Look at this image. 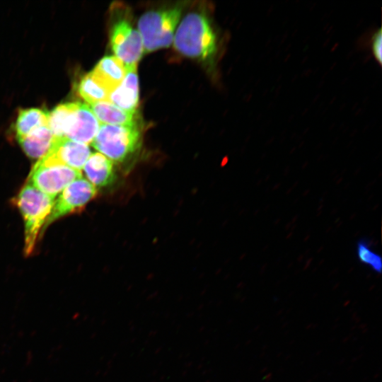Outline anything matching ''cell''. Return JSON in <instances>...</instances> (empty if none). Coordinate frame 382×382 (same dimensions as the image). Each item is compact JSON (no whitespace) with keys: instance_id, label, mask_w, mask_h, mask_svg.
<instances>
[{"instance_id":"cell-1","label":"cell","mask_w":382,"mask_h":382,"mask_svg":"<svg viewBox=\"0 0 382 382\" xmlns=\"http://www.w3.org/2000/svg\"><path fill=\"white\" fill-rule=\"evenodd\" d=\"M174 47L184 56L212 60L217 51L216 37L204 13L192 11L183 18L175 33Z\"/></svg>"},{"instance_id":"cell-2","label":"cell","mask_w":382,"mask_h":382,"mask_svg":"<svg viewBox=\"0 0 382 382\" xmlns=\"http://www.w3.org/2000/svg\"><path fill=\"white\" fill-rule=\"evenodd\" d=\"M16 201L25 223L24 253L27 256L35 248L40 229L52 212L54 198L27 183L21 190Z\"/></svg>"},{"instance_id":"cell-3","label":"cell","mask_w":382,"mask_h":382,"mask_svg":"<svg viewBox=\"0 0 382 382\" xmlns=\"http://www.w3.org/2000/svg\"><path fill=\"white\" fill-rule=\"evenodd\" d=\"M91 143L96 149L110 160L122 163L132 158L140 149L141 130L138 125L100 124Z\"/></svg>"},{"instance_id":"cell-4","label":"cell","mask_w":382,"mask_h":382,"mask_svg":"<svg viewBox=\"0 0 382 382\" xmlns=\"http://www.w3.org/2000/svg\"><path fill=\"white\" fill-rule=\"evenodd\" d=\"M181 14L182 8L178 6L144 13L138 22L144 52L169 47Z\"/></svg>"},{"instance_id":"cell-5","label":"cell","mask_w":382,"mask_h":382,"mask_svg":"<svg viewBox=\"0 0 382 382\" xmlns=\"http://www.w3.org/2000/svg\"><path fill=\"white\" fill-rule=\"evenodd\" d=\"M80 178V170L42 157L33 167L28 183L54 199L69 184Z\"/></svg>"},{"instance_id":"cell-6","label":"cell","mask_w":382,"mask_h":382,"mask_svg":"<svg viewBox=\"0 0 382 382\" xmlns=\"http://www.w3.org/2000/svg\"><path fill=\"white\" fill-rule=\"evenodd\" d=\"M111 47L125 66L137 64L144 53L141 37L127 18H119L110 30Z\"/></svg>"},{"instance_id":"cell-7","label":"cell","mask_w":382,"mask_h":382,"mask_svg":"<svg viewBox=\"0 0 382 382\" xmlns=\"http://www.w3.org/2000/svg\"><path fill=\"white\" fill-rule=\"evenodd\" d=\"M97 190L87 180L80 178L69 184L54 202L52 212L45 226L57 219L81 209L95 197Z\"/></svg>"},{"instance_id":"cell-8","label":"cell","mask_w":382,"mask_h":382,"mask_svg":"<svg viewBox=\"0 0 382 382\" xmlns=\"http://www.w3.org/2000/svg\"><path fill=\"white\" fill-rule=\"evenodd\" d=\"M90 155L91 151L87 144L62 137L54 138L49 151L43 156L51 161L79 170Z\"/></svg>"},{"instance_id":"cell-9","label":"cell","mask_w":382,"mask_h":382,"mask_svg":"<svg viewBox=\"0 0 382 382\" xmlns=\"http://www.w3.org/2000/svg\"><path fill=\"white\" fill-rule=\"evenodd\" d=\"M125 69L123 81L110 91L108 101L125 111L137 112L139 105L137 64L125 66Z\"/></svg>"},{"instance_id":"cell-10","label":"cell","mask_w":382,"mask_h":382,"mask_svg":"<svg viewBox=\"0 0 382 382\" xmlns=\"http://www.w3.org/2000/svg\"><path fill=\"white\" fill-rule=\"evenodd\" d=\"M100 123L86 103H79L74 122L65 137L85 144L91 143Z\"/></svg>"},{"instance_id":"cell-11","label":"cell","mask_w":382,"mask_h":382,"mask_svg":"<svg viewBox=\"0 0 382 382\" xmlns=\"http://www.w3.org/2000/svg\"><path fill=\"white\" fill-rule=\"evenodd\" d=\"M83 170L88 181L95 187H106L113 183L116 178L112 161L100 153L91 154L83 166Z\"/></svg>"},{"instance_id":"cell-12","label":"cell","mask_w":382,"mask_h":382,"mask_svg":"<svg viewBox=\"0 0 382 382\" xmlns=\"http://www.w3.org/2000/svg\"><path fill=\"white\" fill-rule=\"evenodd\" d=\"M54 137L47 127H40L25 136L16 138L28 156L39 158L49 151Z\"/></svg>"},{"instance_id":"cell-13","label":"cell","mask_w":382,"mask_h":382,"mask_svg":"<svg viewBox=\"0 0 382 382\" xmlns=\"http://www.w3.org/2000/svg\"><path fill=\"white\" fill-rule=\"evenodd\" d=\"M91 72L110 93L123 81L126 69L125 64L117 57L106 56L98 62Z\"/></svg>"},{"instance_id":"cell-14","label":"cell","mask_w":382,"mask_h":382,"mask_svg":"<svg viewBox=\"0 0 382 382\" xmlns=\"http://www.w3.org/2000/svg\"><path fill=\"white\" fill-rule=\"evenodd\" d=\"M88 106L101 124L125 126L138 125L137 112L122 110L109 101L89 104Z\"/></svg>"},{"instance_id":"cell-15","label":"cell","mask_w":382,"mask_h":382,"mask_svg":"<svg viewBox=\"0 0 382 382\" xmlns=\"http://www.w3.org/2000/svg\"><path fill=\"white\" fill-rule=\"evenodd\" d=\"M79 103H66L56 106L48 112L47 127L54 137H66L76 115Z\"/></svg>"},{"instance_id":"cell-16","label":"cell","mask_w":382,"mask_h":382,"mask_svg":"<svg viewBox=\"0 0 382 382\" xmlns=\"http://www.w3.org/2000/svg\"><path fill=\"white\" fill-rule=\"evenodd\" d=\"M78 94L88 103L108 101L110 91L91 71L84 75L76 86Z\"/></svg>"},{"instance_id":"cell-17","label":"cell","mask_w":382,"mask_h":382,"mask_svg":"<svg viewBox=\"0 0 382 382\" xmlns=\"http://www.w3.org/2000/svg\"><path fill=\"white\" fill-rule=\"evenodd\" d=\"M48 112L39 108L21 110L15 123L16 138L30 133L35 129L47 125Z\"/></svg>"},{"instance_id":"cell-18","label":"cell","mask_w":382,"mask_h":382,"mask_svg":"<svg viewBox=\"0 0 382 382\" xmlns=\"http://www.w3.org/2000/svg\"><path fill=\"white\" fill-rule=\"evenodd\" d=\"M356 253L358 260L380 274L382 269L381 257L371 248V243L366 238L359 239L357 243Z\"/></svg>"},{"instance_id":"cell-19","label":"cell","mask_w":382,"mask_h":382,"mask_svg":"<svg viewBox=\"0 0 382 382\" xmlns=\"http://www.w3.org/2000/svg\"><path fill=\"white\" fill-rule=\"evenodd\" d=\"M371 50L376 61L381 64L382 62V34L378 29L371 38Z\"/></svg>"}]
</instances>
